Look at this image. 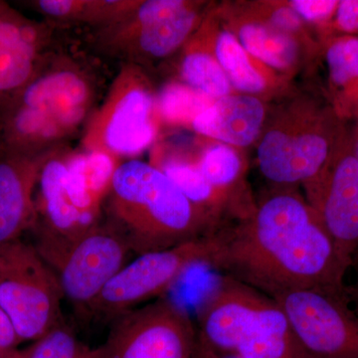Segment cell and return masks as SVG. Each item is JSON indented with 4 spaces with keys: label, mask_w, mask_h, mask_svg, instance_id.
Instances as JSON below:
<instances>
[{
    "label": "cell",
    "mask_w": 358,
    "mask_h": 358,
    "mask_svg": "<svg viewBox=\"0 0 358 358\" xmlns=\"http://www.w3.org/2000/svg\"><path fill=\"white\" fill-rule=\"evenodd\" d=\"M199 20L196 4L185 0H138L112 24L93 30L91 44L122 64L143 66L166 58L187 41Z\"/></svg>",
    "instance_id": "5"
},
{
    "label": "cell",
    "mask_w": 358,
    "mask_h": 358,
    "mask_svg": "<svg viewBox=\"0 0 358 358\" xmlns=\"http://www.w3.org/2000/svg\"><path fill=\"white\" fill-rule=\"evenodd\" d=\"M355 313H357V315H358V289L357 291H355Z\"/></svg>",
    "instance_id": "34"
},
{
    "label": "cell",
    "mask_w": 358,
    "mask_h": 358,
    "mask_svg": "<svg viewBox=\"0 0 358 358\" xmlns=\"http://www.w3.org/2000/svg\"><path fill=\"white\" fill-rule=\"evenodd\" d=\"M55 150L40 155H0V245L32 230L40 171Z\"/></svg>",
    "instance_id": "15"
},
{
    "label": "cell",
    "mask_w": 358,
    "mask_h": 358,
    "mask_svg": "<svg viewBox=\"0 0 358 358\" xmlns=\"http://www.w3.org/2000/svg\"><path fill=\"white\" fill-rule=\"evenodd\" d=\"M197 166L212 187L232 206V192L242 171L241 160L236 152L228 145H212L205 150Z\"/></svg>",
    "instance_id": "24"
},
{
    "label": "cell",
    "mask_w": 358,
    "mask_h": 358,
    "mask_svg": "<svg viewBox=\"0 0 358 358\" xmlns=\"http://www.w3.org/2000/svg\"><path fill=\"white\" fill-rule=\"evenodd\" d=\"M336 21L339 29L343 32H358V0L338 1Z\"/></svg>",
    "instance_id": "29"
},
{
    "label": "cell",
    "mask_w": 358,
    "mask_h": 358,
    "mask_svg": "<svg viewBox=\"0 0 358 358\" xmlns=\"http://www.w3.org/2000/svg\"><path fill=\"white\" fill-rule=\"evenodd\" d=\"M239 39L245 51L277 69L289 67L296 56L294 40L275 28L249 23L242 26Z\"/></svg>",
    "instance_id": "21"
},
{
    "label": "cell",
    "mask_w": 358,
    "mask_h": 358,
    "mask_svg": "<svg viewBox=\"0 0 358 358\" xmlns=\"http://www.w3.org/2000/svg\"><path fill=\"white\" fill-rule=\"evenodd\" d=\"M197 334L222 355L307 358L274 299L227 275L202 303Z\"/></svg>",
    "instance_id": "3"
},
{
    "label": "cell",
    "mask_w": 358,
    "mask_h": 358,
    "mask_svg": "<svg viewBox=\"0 0 358 358\" xmlns=\"http://www.w3.org/2000/svg\"><path fill=\"white\" fill-rule=\"evenodd\" d=\"M157 96L143 68L122 64L102 105L85 124L82 150L122 160L136 157L157 134Z\"/></svg>",
    "instance_id": "4"
},
{
    "label": "cell",
    "mask_w": 358,
    "mask_h": 358,
    "mask_svg": "<svg viewBox=\"0 0 358 358\" xmlns=\"http://www.w3.org/2000/svg\"><path fill=\"white\" fill-rule=\"evenodd\" d=\"M327 64L334 86L350 89L358 83V38L343 37L329 45Z\"/></svg>",
    "instance_id": "27"
},
{
    "label": "cell",
    "mask_w": 358,
    "mask_h": 358,
    "mask_svg": "<svg viewBox=\"0 0 358 358\" xmlns=\"http://www.w3.org/2000/svg\"><path fill=\"white\" fill-rule=\"evenodd\" d=\"M54 31L55 27L46 21L30 20L0 0V50L23 40L53 34Z\"/></svg>",
    "instance_id": "26"
},
{
    "label": "cell",
    "mask_w": 358,
    "mask_h": 358,
    "mask_svg": "<svg viewBox=\"0 0 358 358\" xmlns=\"http://www.w3.org/2000/svg\"><path fill=\"white\" fill-rule=\"evenodd\" d=\"M131 254L124 239L101 221L78 240L54 270L65 300L78 313L87 315Z\"/></svg>",
    "instance_id": "11"
},
{
    "label": "cell",
    "mask_w": 358,
    "mask_h": 358,
    "mask_svg": "<svg viewBox=\"0 0 358 358\" xmlns=\"http://www.w3.org/2000/svg\"><path fill=\"white\" fill-rule=\"evenodd\" d=\"M94 101L95 85L86 69L50 51L31 81L6 103L51 115L75 134L91 117Z\"/></svg>",
    "instance_id": "12"
},
{
    "label": "cell",
    "mask_w": 358,
    "mask_h": 358,
    "mask_svg": "<svg viewBox=\"0 0 358 358\" xmlns=\"http://www.w3.org/2000/svg\"><path fill=\"white\" fill-rule=\"evenodd\" d=\"M103 221L136 256L164 251L218 227L166 174L140 159L122 162L103 204Z\"/></svg>",
    "instance_id": "2"
},
{
    "label": "cell",
    "mask_w": 358,
    "mask_h": 358,
    "mask_svg": "<svg viewBox=\"0 0 358 358\" xmlns=\"http://www.w3.org/2000/svg\"><path fill=\"white\" fill-rule=\"evenodd\" d=\"M307 358H358V315L350 292L299 289L273 296Z\"/></svg>",
    "instance_id": "8"
},
{
    "label": "cell",
    "mask_w": 358,
    "mask_h": 358,
    "mask_svg": "<svg viewBox=\"0 0 358 358\" xmlns=\"http://www.w3.org/2000/svg\"><path fill=\"white\" fill-rule=\"evenodd\" d=\"M22 352L24 358H99L96 348L85 345L65 322Z\"/></svg>",
    "instance_id": "25"
},
{
    "label": "cell",
    "mask_w": 358,
    "mask_h": 358,
    "mask_svg": "<svg viewBox=\"0 0 358 358\" xmlns=\"http://www.w3.org/2000/svg\"><path fill=\"white\" fill-rule=\"evenodd\" d=\"M183 84L212 100L229 95L230 82L215 57L197 45L186 49L179 67Z\"/></svg>",
    "instance_id": "20"
},
{
    "label": "cell",
    "mask_w": 358,
    "mask_h": 358,
    "mask_svg": "<svg viewBox=\"0 0 358 358\" xmlns=\"http://www.w3.org/2000/svg\"><path fill=\"white\" fill-rule=\"evenodd\" d=\"M265 109L255 96L228 95L217 99L195 117L196 133L236 147L251 145L262 128Z\"/></svg>",
    "instance_id": "16"
},
{
    "label": "cell",
    "mask_w": 358,
    "mask_h": 358,
    "mask_svg": "<svg viewBox=\"0 0 358 358\" xmlns=\"http://www.w3.org/2000/svg\"><path fill=\"white\" fill-rule=\"evenodd\" d=\"M211 252L210 235L164 251L136 256L108 282L87 315L110 324L145 301L162 298L188 268L197 264L207 265Z\"/></svg>",
    "instance_id": "7"
},
{
    "label": "cell",
    "mask_w": 358,
    "mask_h": 358,
    "mask_svg": "<svg viewBox=\"0 0 358 358\" xmlns=\"http://www.w3.org/2000/svg\"><path fill=\"white\" fill-rule=\"evenodd\" d=\"M64 299L57 275L33 243L0 245V307L21 343L36 341L63 324Z\"/></svg>",
    "instance_id": "6"
},
{
    "label": "cell",
    "mask_w": 358,
    "mask_h": 358,
    "mask_svg": "<svg viewBox=\"0 0 358 358\" xmlns=\"http://www.w3.org/2000/svg\"><path fill=\"white\" fill-rule=\"evenodd\" d=\"M215 59L231 85L245 93H259L265 88L262 75L250 62L246 51L230 32L223 31L215 42Z\"/></svg>",
    "instance_id": "22"
},
{
    "label": "cell",
    "mask_w": 358,
    "mask_h": 358,
    "mask_svg": "<svg viewBox=\"0 0 358 358\" xmlns=\"http://www.w3.org/2000/svg\"><path fill=\"white\" fill-rule=\"evenodd\" d=\"M271 23L275 29L287 33L300 27L301 17L291 6L281 7L271 16Z\"/></svg>",
    "instance_id": "31"
},
{
    "label": "cell",
    "mask_w": 358,
    "mask_h": 358,
    "mask_svg": "<svg viewBox=\"0 0 358 358\" xmlns=\"http://www.w3.org/2000/svg\"><path fill=\"white\" fill-rule=\"evenodd\" d=\"M68 148L52 152L40 171L35 192L34 234L37 251L53 270L78 240L95 227L71 202L66 188ZM55 272V271H54Z\"/></svg>",
    "instance_id": "10"
},
{
    "label": "cell",
    "mask_w": 358,
    "mask_h": 358,
    "mask_svg": "<svg viewBox=\"0 0 358 358\" xmlns=\"http://www.w3.org/2000/svg\"><path fill=\"white\" fill-rule=\"evenodd\" d=\"M152 164L166 174L189 201L217 225L218 229L223 228L220 217L229 204L206 180L197 164L176 157H166L155 159Z\"/></svg>",
    "instance_id": "19"
},
{
    "label": "cell",
    "mask_w": 358,
    "mask_h": 358,
    "mask_svg": "<svg viewBox=\"0 0 358 358\" xmlns=\"http://www.w3.org/2000/svg\"><path fill=\"white\" fill-rule=\"evenodd\" d=\"M353 155H355V159H357L358 162V138L357 143H355V152H353Z\"/></svg>",
    "instance_id": "35"
},
{
    "label": "cell",
    "mask_w": 358,
    "mask_h": 358,
    "mask_svg": "<svg viewBox=\"0 0 358 358\" xmlns=\"http://www.w3.org/2000/svg\"><path fill=\"white\" fill-rule=\"evenodd\" d=\"M192 358H239L232 355H222L210 348L203 339L200 338L197 334L196 343H195L194 352Z\"/></svg>",
    "instance_id": "32"
},
{
    "label": "cell",
    "mask_w": 358,
    "mask_h": 358,
    "mask_svg": "<svg viewBox=\"0 0 358 358\" xmlns=\"http://www.w3.org/2000/svg\"><path fill=\"white\" fill-rule=\"evenodd\" d=\"M21 343L13 322L0 307V358H6L15 352Z\"/></svg>",
    "instance_id": "30"
},
{
    "label": "cell",
    "mask_w": 358,
    "mask_h": 358,
    "mask_svg": "<svg viewBox=\"0 0 358 358\" xmlns=\"http://www.w3.org/2000/svg\"><path fill=\"white\" fill-rule=\"evenodd\" d=\"M207 265L273 296L299 289L348 293L350 270L308 202L284 190L211 235Z\"/></svg>",
    "instance_id": "1"
},
{
    "label": "cell",
    "mask_w": 358,
    "mask_h": 358,
    "mask_svg": "<svg viewBox=\"0 0 358 358\" xmlns=\"http://www.w3.org/2000/svg\"><path fill=\"white\" fill-rule=\"evenodd\" d=\"M338 1L334 0H294L291 7L301 18L308 21L329 20L336 13Z\"/></svg>",
    "instance_id": "28"
},
{
    "label": "cell",
    "mask_w": 358,
    "mask_h": 358,
    "mask_svg": "<svg viewBox=\"0 0 358 358\" xmlns=\"http://www.w3.org/2000/svg\"><path fill=\"white\" fill-rule=\"evenodd\" d=\"M6 358H24V355H23L22 352H20V350H16L15 352H13Z\"/></svg>",
    "instance_id": "33"
},
{
    "label": "cell",
    "mask_w": 358,
    "mask_h": 358,
    "mask_svg": "<svg viewBox=\"0 0 358 358\" xmlns=\"http://www.w3.org/2000/svg\"><path fill=\"white\" fill-rule=\"evenodd\" d=\"M329 143L317 133L268 131L258 148L261 173L281 186L313 180L329 162Z\"/></svg>",
    "instance_id": "14"
},
{
    "label": "cell",
    "mask_w": 358,
    "mask_h": 358,
    "mask_svg": "<svg viewBox=\"0 0 358 358\" xmlns=\"http://www.w3.org/2000/svg\"><path fill=\"white\" fill-rule=\"evenodd\" d=\"M23 3L55 28L88 26L96 30L121 18L138 0H29Z\"/></svg>",
    "instance_id": "17"
},
{
    "label": "cell",
    "mask_w": 358,
    "mask_h": 358,
    "mask_svg": "<svg viewBox=\"0 0 358 358\" xmlns=\"http://www.w3.org/2000/svg\"><path fill=\"white\" fill-rule=\"evenodd\" d=\"M197 329L182 306L169 299L122 313L110 322L99 358H192Z\"/></svg>",
    "instance_id": "9"
},
{
    "label": "cell",
    "mask_w": 358,
    "mask_h": 358,
    "mask_svg": "<svg viewBox=\"0 0 358 358\" xmlns=\"http://www.w3.org/2000/svg\"><path fill=\"white\" fill-rule=\"evenodd\" d=\"M53 34L23 40L0 50V107L24 88L38 72L50 52Z\"/></svg>",
    "instance_id": "18"
},
{
    "label": "cell",
    "mask_w": 358,
    "mask_h": 358,
    "mask_svg": "<svg viewBox=\"0 0 358 358\" xmlns=\"http://www.w3.org/2000/svg\"><path fill=\"white\" fill-rule=\"evenodd\" d=\"M308 203L348 268L358 264V162L353 154L329 162L305 183Z\"/></svg>",
    "instance_id": "13"
},
{
    "label": "cell",
    "mask_w": 358,
    "mask_h": 358,
    "mask_svg": "<svg viewBox=\"0 0 358 358\" xmlns=\"http://www.w3.org/2000/svg\"><path fill=\"white\" fill-rule=\"evenodd\" d=\"M214 101L183 83L166 85L157 96L159 119L169 124H192Z\"/></svg>",
    "instance_id": "23"
}]
</instances>
